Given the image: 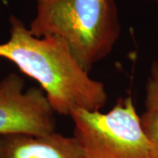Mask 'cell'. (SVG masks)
Masks as SVG:
<instances>
[{
	"mask_svg": "<svg viewBox=\"0 0 158 158\" xmlns=\"http://www.w3.org/2000/svg\"><path fill=\"white\" fill-rule=\"evenodd\" d=\"M10 23V38L0 44V57L39 84L56 113L70 117L77 109L93 112L105 106L104 85L90 77L62 39L34 36L14 16Z\"/></svg>",
	"mask_w": 158,
	"mask_h": 158,
	"instance_id": "cell-1",
	"label": "cell"
},
{
	"mask_svg": "<svg viewBox=\"0 0 158 158\" xmlns=\"http://www.w3.org/2000/svg\"><path fill=\"white\" fill-rule=\"evenodd\" d=\"M29 31L37 37H57L87 72L113 51L120 35L115 0H35Z\"/></svg>",
	"mask_w": 158,
	"mask_h": 158,
	"instance_id": "cell-2",
	"label": "cell"
},
{
	"mask_svg": "<svg viewBox=\"0 0 158 158\" xmlns=\"http://www.w3.org/2000/svg\"><path fill=\"white\" fill-rule=\"evenodd\" d=\"M141 121L149 144L151 158H158V110H145L141 115Z\"/></svg>",
	"mask_w": 158,
	"mask_h": 158,
	"instance_id": "cell-6",
	"label": "cell"
},
{
	"mask_svg": "<svg viewBox=\"0 0 158 158\" xmlns=\"http://www.w3.org/2000/svg\"><path fill=\"white\" fill-rule=\"evenodd\" d=\"M17 74L0 82V135H47L56 132V112L43 90L29 88Z\"/></svg>",
	"mask_w": 158,
	"mask_h": 158,
	"instance_id": "cell-4",
	"label": "cell"
},
{
	"mask_svg": "<svg viewBox=\"0 0 158 158\" xmlns=\"http://www.w3.org/2000/svg\"><path fill=\"white\" fill-rule=\"evenodd\" d=\"M0 158H84L75 137L56 132L47 135H0Z\"/></svg>",
	"mask_w": 158,
	"mask_h": 158,
	"instance_id": "cell-5",
	"label": "cell"
},
{
	"mask_svg": "<svg viewBox=\"0 0 158 158\" xmlns=\"http://www.w3.org/2000/svg\"><path fill=\"white\" fill-rule=\"evenodd\" d=\"M149 2H152V3H156V4H158V0H148Z\"/></svg>",
	"mask_w": 158,
	"mask_h": 158,
	"instance_id": "cell-8",
	"label": "cell"
},
{
	"mask_svg": "<svg viewBox=\"0 0 158 158\" xmlns=\"http://www.w3.org/2000/svg\"><path fill=\"white\" fill-rule=\"evenodd\" d=\"M70 117L84 158H151L131 97L119 98L106 113L77 109Z\"/></svg>",
	"mask_w": 158,
	"mask_h": 158,
	"instance_id": "cell-3",
	"label": "cell"
},
{
	"mask_svg": "<svg viewBox=\"0 0 158 158\" xmlns=\"http://www.w3.org/2000/svg\"><path fill=\"white\" fill-rule=\"evenodd\" d=\"M145 110H158V62H154L145 89Z\"/></svg>",
	"mask_w": 158,
	"mask_h": 158,
	"instance_id": "cell-7",
	"label": "cell"
}]
</instances>
